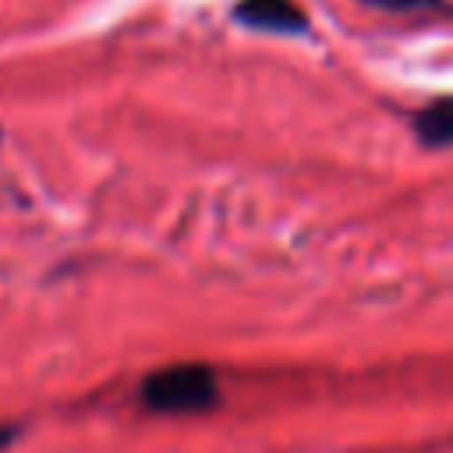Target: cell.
I'll use <instances>...</instances> for the list:
<instances>
[{"label":"cell","mask_w":453,"mask_h":453,"mask_svg":"<svg viewBox=\"0 0 453 453\" xmlns=\"http://www.w3.org/2000/svg\"><path fill=\"white\" fill-rule=\"evenodd\" d=\"M138 400L152 414H205L219 403V379L202 361L166 365L142 379Z\"/></svg>","instance_id":"cell-1"},{"label":"cell","mask_w":453,"mask_h":453,"mask_svg":"<svg viewBox=\"0 0 453 453\" xmlns=\"http://www.w3.org/2000/svg\"><path fill=\"white\" fill-rule=\"evenodd\" d=\"M234 21L244 28H255V32H273V35H304L308 32V14L301 11L297 0H237Z\"/></svg>","instance_id":"cell-2"},{"label":"cell","mask_w":453,"mask_h":453,"mask_svg":"<svg viewBox=\"0 0 453 453\" xmlns=\"http://www.w3.org/2000/svg\"><path fill=\"white\" fill-rule=\"evenodd\" d=\"M14 435H18V425H0V449H7L14 442Z\"/></svg>","instance_id":"cell-5"},{"label":"cell","mask_w":453,"mask_h":453,"mask_svg":"<svg viewBox=\"0 0 453 453\" xmlns=\"http://www.w3.org/2000/svg\"><path fill=\"white\" fill-rule=\"evenodd\" d=\"M382 11H421V7H435L439 0H368Z\"/></svg>","instance_id":"cell-4"},{"label":"cell","mask_w":453,"mask_h":453,"mask_svg":"<svg viewBox=\"0 0 453 453\" xmlns=\"http://www.w3.org/2000/svg\"><path fill=\"white\" fill-rule=\"evenodd\" d=\"M411 127L425 149H449L453 145V96H439L435 103L421 106Z\"/></svg>","instance_id":"cell-3"}]
</instances>
